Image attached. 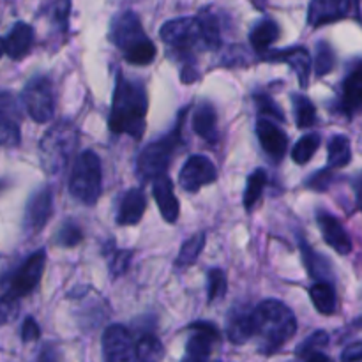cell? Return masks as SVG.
I'll list each match as a JSON object with an SVG mask.
<instances>
[{"instance_id":"obj_1","label":"cell","mask_w":362,"mask_h":362,"mask_svg":"<svg viewBox=\"0 0 362 362\" xmlns=\"http://www.w3.org/2000/svg\"><path fill=\"white\" fill-rule=\"evenodd\" d=\"M159 37L166 46L173 49L180 59V66L193 64V52H211L221 46V30L216 16L212 14H198V16H184L168 20L163 23Z\"/></svg>"},{"instance_id":"obj_2","label":"cell","mask_w":362,"mask_h":362,"mask_svg":"<svg viewBox=\"0 0 362 362\" xmlns=\"http://www.w3.org/2000/svg\"><path fill=\"white\" fill-rule=\"evenodd\" d=\"M148 98L145 85L140 80H129L120 73L115 74L112 110L108 127L113 134H129L140 140L145 133Z\"/></svg>"},{"instance_id":"obj_3","label":"cell","mask_w":362,"mask_h":362,"mask_svg":"<svg viewBox=\"0 0 362 362\" xmlns=\"http://www.w3.org/2000/svg\"><path fill=\"white\" fill-rule=\"evenodd\" d=\"M253 334L258 339V350L272 356L281 350L297 332V318L281 300H262L253 311Z\"/></svg>"},{"instance_id":"obj_4","label":"cell","mask_w":362,"mask_h":362,"mask_svg":"<svg viewBox=\"0 0 362 362\" xmlns=\"http://www.w3.org/2000/svg\"><path fill=\"white\" fill-rule=\"evenodd\" d=\"M110 41L124 53L133 66H148L156 57V46L145 34L140 18L134 11L115 14L110 23Z\"/></svg>"},{"instance_id":"obj_5","label":"cell","mask_w":362,"mask_h":362,"mask_svg":"<svg viewBox=\"0 0 362 362\" xmlns=\"http://www.w3.org/2000/svg\"><path fill=\"white\" fill-rule=\"evenodd\" d=\"M187 110L189 108H184L179 113L172 131L141 148L136 159V175L141 182H148V180H156L166 175V170H168L173 156L182 147V126Z\"/></svg>"},{"instance_id":"obj_6","label":"cell","mask_w":362,"mask_h":362,"mask_svg":"<svg viewBox=\"0 0 362 362\" xmlns=\"http://www.w3.org/2000/svg\"><path fill=\"white\" fill-rule=\"evenodd\" d=\"M46 265V251L37 250L27 258L21 265H18L16 271H13L9 279L4 281L2 293V322L7 324L18 313V300L21 297L28 296L37 288L39 281L42 278Z\"/></svg>"},{"instance_id":"obj_7","label":"cell","mask_w":362,"mask_h":362,"mask_svg":"<svg viewBox=\"0 0 362 362\" xmlns=\"http://www.w3.org/2000/svg\"><path fill=\"white\" fill-rule=\"evenodd\" d=\"M78 144V129L71 120L53 124L39 141V159L48 175H59L66 170Z\"/></svg>"},{"instance_id":"obj_8","label":"cell","mask_w":362,"mask_h":362,"mask_svg":"<svg viewBox=\"0 0 362 362\" xmlns=\"http://www.w3.org/2000/svg\"><path fill=\"white\" fill-rule=\"evenodd\" d=\"M103 191V172L99 156L94 151H83L71 170L69 193L80 204L94 205Z\"/></svg>"},{"instance_id":"obj_9","label":"cell","mask_w":362,"mask_h":362,"mask_svg":"<svg viewBox=\"0 0 362 362\" xmlns=\"http://www.w3.org/2000/svg\"><path fill=\"white\" fill-rule=\"evenodd\" d=\"M21 101L34 122L45 124L52 120L55 113V94H53L52 80L45 74L30 78L21 92Z\"/></svg>"},{"instance_id":"obj_10","label":"cell","mask_w":362,"mask_h":362,"mask_svg":"<svg viewBox=\"0 0 362 362\" xmlns=\"http://www.w3.org/2000/svg\"><path fill=\"white\" fill-rule=\"evenodd\" d=\"M53 216V191L49 186H41L30 194L25 205V214L21 226L28 235L41 232Z\"/></svg>"},{"instance_id":"obj_11","label":"cell","mask_w":362,"mask_h":362,"mask_svg":"<svg viewBox=\"0 0 362 362\" xmlns=\"http://www.w3.org/2000/svg\"><path fill=\"white\" fill-rule=\"evenodd\" d=\"M218 180V170L207 156L194 154L187 158L179 173V184L187 193H197L204 186Z\"/></svg>"},{"instance_id":"obj_12","label":"cell","mask_w":362,"mask_h":362,"mask_svg":"<svg viewBox=\"0 0 362 362\" xmlns=\"http://www.w3.org/2000/svg\"><path fill=\"white\" fill-rule=\"evenodd\" d=\"M105 362H138L136 346L124 325H110L101 339Z\"/></svg>"},{"instance_id":"obj_13","label":"cell","mask_w":362,"mask_h":362,"mask_svg":"<svg viewBox=\"0 0 362 362\" xmlns=\"http://www.w3.org/2000/svg\"><path fill=\"white\" fill-rule=\"evenodd\" d=\"M260 60L265 62H285L296 71L297 78L300 81V87H308L311 76V55L303 46H292L285 49H274L262 55Z\"/></svg>"},{"instance_id":"obj_14","label":"cell","mask_w":362,"mask_h":362,"mask_svg":"<svg viewBox=\"0 0 362 362\" xmlns=\"http://www.w3.org/2000/svg\"><path fill=\"white\" fill-rule=\"evenodd\" d=\"M0 141L4 147H18L21 141L20 110L9 92H2L0 99Z\"/></svg>"},{"instance_id":"obj_15","label":"cell","mask_w":362,"mask_h":362,"mask_svg":"<svg viewBox=\"0 0 362 362\" xmlns=\"http://www.w3.org/2000/svg\"><path fill=\"white\" fill-rule=\"evenodd\" d=\"M317 223L318 226H320V232L322 235H324L325 243H327L336 253L343 255V257L352 253V239H350V235L346 233V230L343 228L341 221H339L338 218H334V216L327 211H318Z\"/></svg>"},{"instance_id":"obj_16","label":"cell","mask_w":362,"mask_h":362,"mask_svg":"<svg viewBox=\"0 0 362 362\" xmlns=\"http://www.w3.org/2000/svg\"><path fill=\"white\" fill-rule=\"evenodd\" d=\"M352 7V2L349 0H315L308 7V23L317 28L325 23L343 20L349 16Z\"/></svg>"},{"instance_id":"obj_17","label":"cell","mask_w":362,"mask_h":362,"mask_svg":"<svg viewBox=\"0 0 362 362\" xmlns=\"http://www.w3.org/2000/svg\"><path fill=\"white\" fill-rule=\"evenodd\" d=\"M257 136L260 140V145L265 151V154L271 156L276 163L281 161L286 152V147H288V136H286L285 131L276 126L272 120L258 119Z\"/></svg>"},{"instance_id":"obj_18","label":"cell","mask_w":362,"mask_h":362,"mask_svg":"<svg viewBox=\"0 0 362 362\" xmlns=\"http://www.w3.org/2000/svg\"><path fill=\"white\" fill-rule=\"evenodd\" d=\"M147 209V198L144 189L140 187H131L120 197L117 205V223L122 226H134L141 221Z\"/></svg>"},{"instance_id":"obj_19","label":"cell","mask_w":362,"mask_h":362,"mask_svg":"<svg viewBox=\"0 0 362 362\" xmlns=\"http://www.w3.org/2000/svg\"><path fill=\"white\" fill-rule=\"evenodd\" d=\"M34 46V28L25 21H18L11 27L9 34L2 39V49L9 59L21 60Z\"/></svg>"},{"instance_id":"obj_20","label":"cell","mask_w":362,"mask_h":362,"mask_svg":"<svg viewBox=\"0 0 362 362\" xmlns=\"http://www.w3.org/2000/svg\"><path fill=\"white\" fill-rule=\"evenodd\" d=\"M152 194H154V200L158 204L163 219L168 223H175L180 214V205L175 197V191H173V182L168 175H163L154 180Z\"/></svg>"},{"instance_id":"obj_21","label":"cell","mask_w":362,"mask_h":362,"mask_svg":"<svg viewBox=\"0 0 362 362\" xmlns=\"http://www.w3.org/2000/svg\"><path fill=\"white\" fill-rule=\"evenodd\" d=\"M193 131L200 138H204L209 144H218L219 141V129H218V113L216 108L209 101L198 103L197 110L193 113Z\"/></svg>"},{"instance_id":"obj_22","label":"cell","mask_w":362,"mask_h":362,"mask_svg":"<svg viewBox=\"0 0 362 362\" xmlns=\"http://www.w3.org/2000/svg\"><path fill=\"white\" fill-rule=\"evenodd\" d=\"M299 247L310 278H313L317 283H331L332 269L327 258H324L320 253H317V251H315L304 239H300Z\"/></svg>"},{"instance_id":"obj_23","label":"cell","mask_w":362,"mask_h":362,"mask_svg":"<svg viewBox=\"0 0 362 362\" xmlns=\"http://www.w3.org/2000/svg\"><path fill=\"white\" fill-rule=\"evenodd\" d=\"M279 39V25L272 18H262L250 30V42L260 55L269 52L272 45Z\"/></svg>"},{"instance_id":"obj_24","label":"cell","mask_w":362,"mask_h":362,"mask_svg":"<svg viewBox=\"0 0 362 362\" xmlns=\"http://www.w3.org/2000/svg\"><path fill=\"white\" fill-rule=\"evenodd\" d=\"M226 336L233 345H244L255 338L253 334V317L251 311L232 310L228 320H226Z\"/></svg>"},{"instance_id":"obj_25","label":"cell","mask_w":362,"mask_h":362,"mask_svg":"<svg viewBox=\"0 0 362 362\" xmlns=\"http://www.w3.org/2000/svg\"><path fill=\"white\" fill-rule=\"evenodd\" d=\"M359 108H362V69H356L343 81L341 110L354 113Z\"/></svg>"},{"instance_id":"obj_26","label":"cell","mask_w":362,"mask_h":362,"mask_svg":"<svg viewBox=\"0 0 362 362\" xmlns=\"http://www.w3.org/2000/svg\"><path fill=\"white\" fill-rule=\"evenodd\" d=\"M310 297L318 313L325 315V317L334 315L336 308H338V297H336V290L331 283H315L310 288Z\"/></svg>"},{"instance_id":"obj_27","label":"cell","mask_w":362,"mask_h":362,"mask_svg":"<svg viewBox=\"0 0 362 362\" xmlns=\"http://www.w3.org/2000/svg\"><path fill=\"white\" fill-rule=\"evenodd\" d=\"M352 161V147L345 134H336L327 144V163L329 168H343Z\"/></svg>"},{"instance_id":"obj_28","label":"cell","mask_w":362,"mask_h":362,"mask_svg":"<svg viewBox=\"0 0 362 362\" xmlns=\"http://www.w3.org/2000/svg\"><path fill=\"white\" fill-rule=\"evenodd\" d=\"M205 240H207V233L205 232H198L194 233L191 239H187L186 243L180 246L179 255H177V260H175V267L186 269L189 267V265H193L194 262L198 260V257L202 255V251H204Z\"/></svg>"},{"instance_id":"obj_29","label":"cell","mask_w":362,"mask_h":362,"mask_svg":"<svg viewBox=\"0 0 362 362\" xmlns=\"http://www.w3.org/2000/svg\"><path fill=\"white\" fill-rule=\"evenodd\" d=\"M138 362H161L165 359V346L152 332H145L136 343Z\"/></svg>"},{"instance_id":"obj_30","label":"cell","mask_w":362,"mask_h":362,"mask_svg":"<svg viewBox=\"0 0 362 362\" xmlns=\"http://www.w3.org/2000/svg\"><path fill=\"white\" fill-rule=\"evenodd\" d=\"M265 186H267V173L264 168H257L250 177H247L246 189H244V209L251 211L258 200L264 194Z\"/></svg>"},{"instance_id":"obj_31","label":"cell","mask_w":362,"mask_h":362,"mask_svg":"<svg viewBox=\"0 0 362 362\" xmlns=\"http://www.w3.org/2000/svg\"><path fill=\"white\" fill-rule=\"evenodd\" d=\"M293 113H296V124L300 129L315 126L317 122V108L310 98L303 94H292Z\"/></svg>"},{"instance_id":"obj_32","label":"cell","mask_w":362,"mask_h":362,"mask_svg":"<svg viewBox=\"0 0 362 362\" xmlns=\"http://www.w3.org/2000/svg\"><path fill=\"white\" fill-rule=\"evenodd\" d=\"M322 136L318 133H310L304 134L299 141L296 144L292 151V159L297 165H306L311 158L315 156V152L320 148Z\"/></svg>"},{"instance_id":"obj_33","label":"cell","mask_w":362,"mask_h":362,"mask_svg":"<svg viewBox=\"0 0 362 362\" xmlns=\"http://www.w3.org/2000/svg\"><path fill=\"white\" fill-rule=\"evenodd\" d=\"M336 59H334V52H332L331 45L327 41H318L317 48H315V74L318 78L324 76V74H329L334 67Z\"/></svg>"},{"instance_id":"obj_34","label":"cell","mask_w":362,"mask_h":362,"mask_svg":"<svg viewBox=\"0 0 362 362\" xmlns=\"http://www.w3.org/2000/svg\"><path fill=\"white\" fill-rule=\"evenodd\" d=\"M81 240H83V232H81L80 226L74 221H64L60 228L57 230L53 243L59 247H66L67 250V247L78 246Z\"/></svg>"},{"instance_id":"obj_35","label":"cell","mask_w":362,"mask_h":362,"mask_svg":"<svg viewBox=\"0 0 362 362\" xmlns=\"http://www.w3.org/2000/svg\"><path fill=\"white\" fill-rule=\"evenodd\" d=\"M228 285H226V274L221 269L214 267L207 272V297L209 304L218 303L225 297Z\"/></svg>"},{"instance_id":"obj_36","label":"cell","mask_w":362,"mask_h":362,"mask_svg":"<svg viewBox=\"0 0 362 362\" xmlns=\"http://www.w3.org/2000/svg\"><path fill=\"white\" fill-rule=\"evenodd\" d=\"M255 105H257L260 119L269 117V120L274 119L278 120V122H285V115H283L281 108H279L278 103H276L269 94H262V92L255 94Z\"/></svg>"},{"instance_id":"obj_37","label":"cell","mask_w":362,"mask_h":362,"mask_svg":"<svg viewBox=\"0 0 362 362\" xmlns=\"http://www.w3.org/2000/svg\"><path fill=\"white\" fill-rule=\"evenodd\" d=\"M327 345H329V334H327V332L317 331V332H313L311 336H308V338L304 339V341L300 343L299 346H297L296 354H297V357L304 359V357L310 356V354L324 352V349Z\"/></svg>"},{"instance_id":"obj_38","label":"cell","mask_w":362,"mask_h":362,"mask_svg":"<svg viewBox=\"0 0 362 362\" xmlns=\"http://www.w3.org/2000/svg\"><path fill=\"white\" fill-rule=\"evenodd\" d=\"M46 16L52 20V23L59 28H66L67 27V18H69L71 13V2H55V4H48V6L42 7Z\"/></svg>"},{"instance_id":"obj_39","label":"cell","mask_w":362,"mask_h":362,"mask_svg":"<svg viewBox=\"0 0 362 362\" xmlns=\"http://www.w3.org/2000/svg\"><path fill=\"white\" fill-rule=\"evenodd\" d=\"M131 258H133V253H131V251L113 250L112 257H110V276H112V278H120L124 272H127Z\"/></svg>"},{"instance_id":"obj_40","label":"cell","mask_w":362,"mask_h":362,"mask_svg":"<svg viewBox=\"0 0 362 362\" xmlns=\"http://www.w3.org/2000/svg\"><path fill=\"white\" fill-rule=\"evenodd\" d=\"M332 184V170L329 168H320L313 173V175L308 179L306 186L313 191H325L329 189Z\"/></svg>"},{"instance_id":"obj_41","label":"cell","mask_w":362,"mask_h":362,"mask_svg":"<svg viewBox=\"0 0 362 362\" xmlns=\"http://www.w3.org/2000/svg\"><path fill=\"white\" fill-rule=\"evenodd\" d=\"M39 338H41V327L34 317H27L21 325V339H23V343H30L37 341Z\"/></svg>"},{"instance_id":"obj_42","label":"cell","mask_w":362,"mask_h":362,"mask_svg":"<svg viewBox=\"0 0 362 362\" xmlns=\"http://www.w3.org/2000/svg\"><path fill=\"white\" fill-rule=\"evenodd\" d=\"M341 362H362V341L350 343L341 354Z\"/></svg>"},{"instance_id":"obj_43","label":"cell","mask_w":362,"mask_h":362,"mask_svg":"<svg viewBox=\"0 0 362 362\" xmlns=\"http://www.w3.org/2000/svg\"><path fill=\"white\" fill-rule=\"evenodd\" d=\"M37 362H59V357H57V352L55 349H53V345L42 346Z\"/></svg>"},{"instance_id":"obj_44","label":"cell","mask_w":362,"mask_h":362,"mask_svg":"<svg viewBox=\"0 0 362 362\" xmlns=\"http://www.w3.org/2000/svg\"><path fill=\"white\" fill-rule=\"evenodd\" d=\"M304 362H334L331 359L329 356H325L324 352H315V354H310V356H306L303 359Z\"/></svg>"},{"instance_id":"obj_45","label":"cell","mask_w":362,"mask_h":362,"mask_svg":"<svg viewBox=\"0 0 362 362\" xmlns=\"http://www.w3.org/2000/svg\"><path fill=\"white\" fill-rule=\"evenodd\" d=\"M354 189H356V204L357 207L362 211V177L356 180V184H354Z\"/></svg>"},{"instance_id":"obj_46","label":"cell","mask_w":362,"mask_h":362,"mask_svg":"<svg viewBox=\"0 0 362 362\" xmlns=\"http://www.w3.org/2000/svg\"><path fill=\"white\" fill-rule=\"evenodd\" d=\"M180 362H211L207 359V357H200V356H189V354H186V356L182 357V361Z\"/></svg>"}]
</instances>
